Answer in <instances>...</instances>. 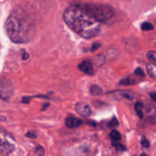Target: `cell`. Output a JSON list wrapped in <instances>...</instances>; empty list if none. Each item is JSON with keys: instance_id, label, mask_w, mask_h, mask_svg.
Wrapping results in <instances>:
<instances>
[{"instance_id": "8992f818", "label": "cell", "mask_w": 156, "mask_h": 156, "mask_svg": "<svg viewBox=\"0 0 156 156\" xmlns=\"http://www.w3.org/2000/svg\"><path fill=\"white\" fill-rule=\"evenodd\" d=\"M76 111L80 115L85 117H89V116H90V114H91V109H90V107L87 104L83 103V102L76 104Z\"/></svg>"}, {"instance_id": "6da1fadb", "label": "cell", "mask_w": 156, "mask_h": 156, "mask_svg": "<svg viewBox=\"0 0 156 156\" xmlns=\"http://www.w3.org/2000/svg\"><path fill=\"white\" fill-rule=\"evenodd\" d=\"M63 18L72 30L86 39L95 37L101 30V22L87 13L79 5L67 8L64 11Z\"/></svg>"}, {"instance_id": "4fadbf2b", "label": "cell", "mask_w": 156, "mask_h": 156, "mask_svg": "<svg viewBox=\"0 0 156 156\" xmlns=\"http://www.w3.org/2000/svg\"><path fill=\"white\" fill-rule=\"evenodd\" d=\"M136 81L130 77H125L120 81V84L122 85H129L135 84Z\"/></svg>"}, {"instance_id": "2e32d148", "label": "cell", "mask_w": 156, "mask_h": 156, "mask_svg": "<svg viewBox=\"0 0 156 156\" xmlns=\"http://www.w3.org/2000/svg\"><path fill=\"white\" fill-rule=\"evenodd\" d=\"M147 58L151 62H156V51H148L147 53Z\"/></svg>"}, {"instance_id": "3957f363", "label": "cell", "mask_w": 156, "mask_h": 156, "mask_svg": "<svg viewBox=\"0 0 156 156\" xmlns=\"http://www.w3.org/2000/svg\"><path fill=\"white\" fill-rule=\"evenodd\" d=\"M84 10L99 22H105L114 15L115 10L113 7L106 5L78 4Z\"/></svg>"}, {"instance_id": "30bf717a", "label": "cell", "mask_w": 156, "mask_h": 156, "mask_svg": "<svg viewBox=\"0 0 156 156\" xmlns=\"http://www.w3.org/2000/svg\"><path fill=\"white\" fill-rule=\"evenodd\" d=\"M144 105L142 102H136V105H135V111H136V114L139 116V118L142 119L143 117V110Z\"/></svg>"}, {"instance_id": "8fae6325", "label": "cell", "mask_w": 156, "mask_h": 156, "mask_svg": "<svg viewBox=\"0 0 156 156\" xmlns=\"http://www.w3.org/2000/svg\"><path fill=\"white\" fill-rule=\"evenodd\" d=\"M90 92L93 95H100L102 93V89L99 86L96 85H91L90 88Z\"/></svg>"}, {"instance_id": "d6986e66", "label": "cell", "mask_w": 156, "mask_h": 156, "mask_svg": "<svg viewBox=\"0 0 156 156\" xmlns=\"http://www.w3.org/2000/svg\"><path fill=\"white\" fill-rule=\"evenodd\" d=\"M118 125H119V122H118L117 119L116 118H113V120L109 123V126H110V127H114V126H118Z\"/></svg>"}, {"instance_id": "9c48e42d", "label": "cell", "mask_w": 156, "mask_h": 156, "mask_svg": "<svg viewBox=\"0 0 156 156\" xmlns=\"http://www.w3.org/2000/svg\"><path fill=\"white\" fill-rule=\"evenodd\" d=\"M147 72L149 76L156 79V62H152L147 65Z\"/></svg>"}, {"instance_id": "cb8c5ba5", "label": "cell", "mask_w": 156, "mask_h": 156, "mask_svg": "<svg viewBox=\"0 0 156 156\" xmlns=\"http://www.w3.org/2000/svg\"><path fill=\"white\" fill-rule=\"evenodd\" d=\"M150 97H151V98L154 101L156 102V92L151 93V94H150Z\"/></svg>"}, {"instance_id": "5bb4252c", "label": "cell", "mask_w": 156, "mask_h": 156, "mask_svg": "<svg viewBox=\"0 0 156 156\" xmlns=\"http://www.w3.org/2000/svg\"><path fill=\"white\" fill-rule=\"evenodd\" d=\"M113 146L116 148V149L117 151H119V152H124V151L126 150V148L125 146H124L123 145L121 144V143H119V141H113Z\"/></svg>"}, {"instance_id": "7a4b0ae2", "label": "cell", "mask_w": 156, "mask_h": 156, "mask_svg": "<svg viewBox=\"0 0 156 156\" xmlns=\"http://www.w3.org/2000/svg\"><path fill=\"white\" fill-rule=\"evenodd\" d=\"M5 27L9 37L17 44L28 42L35 33V26L32 18L20 9L14 10L9 15Z\"/></svg>"}, {"instance_id": "ffe728a7", "label": "cell", "mask_w": 156, "mask_h": 156, "mask_svg": "<svg viewBox=\"0 0 156 156\" xmlns=\"http://www.w3.org/2000/svg\"><path fill=\"white\" fill-rule=\"evenodd\" d=\"M26 136L29 137L31 139H35L37 137L36 133H35L34 131H29V132L27 133L26 134Z\"/></svg>"}, {"instance_id": "9a60e30c", "label": "cell", "mask_w": 156, "mask_h": 156, "mask_svg": "<svg viewBox=\"0 0 156 156\" xmlns=\"http://www.w3.org/2000/svg\"><path fill=\"white\" fill-rule=\"evenodd\" d=\"M141 28L142 30H153L154 27H153L152 24L149 22H144L142 23V25H141Z\"/></svg>"}, {"instance_id": "ac0fdd59", "label": "cell", "mask_w": 156, "mask_h": 156, "mask_svg": "<svg viewBox=\"0 0 156 156\" xmlns=\"http://www.w3.org/2000/svg\"><path fill=\"white\" fill-rule=\"evenodd\" d=\"M135 74L138 76H142V77H144L145 76V73H144V71L142 70V69L141 68H137L135 71Z\"/></svg>"}, {"instance_id": "7402d4cb", "label": "cell", "mask_w": 156, "mask_h": 156, "mask_svg": "<svg viewBox=\"0 0 156 156\" xmlns=\"http://www.w3.org/2000/svg\"><path fill=\"white\" fill-rule=\"evenodd\" d=\"M142 146H143V147L148 148V146H149V143H148V141L146 140V139L143 138L142 140Z\"/></svg>"}, {"instance_id": "44dd1931", "label": "cell", "mask_w": 156, "mask_h": 156, "mask_svg": "<svg viewBox=\"0 0 156 156\" xmlns=\"http://www.w3.org/2000/svg\"><path fill=\"white\" fill-rule=\"evenodd\" d=\"M35 152H36V153L38 154V155H43V154L44 153V149H43L41 146H38V147L35 149Z\"/></svg>"}, {"instance_id": "7c38bea8", "label": "cell", "mask_w": 156, "mask_h": 156, "mask_svg": "<svg viewBox=\"0 0 156 156\" xmlns=\"http://www.w3.org/2000/svg\"><path fill=\"white\" fill-rule=\"evenodd\" d=\"M110 136L113 141H119L121 140V138H122V135L117 130L112 131L110 134Z\"/></svg>"}, {"instance_id": "e0dca14e", "label": "cell", "mask_w": 156, "mask_h": 156, "mask_svg": "<svg viewBox=\"0 0 156 156\" xmlns=\"http://www.w3.org/2000/svg\"><path fill=\"white\" fill-rule=\"evenodd\" d=\"M120 94L122 98L128 99V100H132L134 98V96L132 93L128 92V91H120Z\"/></svg>"}, {"instance_id": "277c9868", "label": "cell", "mask_w": 156, "mask_h": 156, "mask_svg": "<svg viewBox=\"0 0 156 156\" xmlns=\"http://www.w3.org/2000/svg\"><path fill=\"white\" fill-rule=\"evenodd\" d=\"M15 149V141L8 132L0 128V154L9 155Z\"/></svg>"}, {"instance_id": "5b68a950", "label": "cell", "mask_w": 156, "mask_h": 156, "mask_svg": "<svg viewBox=\"0 0 156 156\" xmlns=\"http://www.w3.org/2000/svg\"><path fill=\"white\" fill-rule=\"evenodd\" d=\"M13 85L9 79L0 77V98L8 101L13 93Z\"/></svg>"}, {"instance_id": "ba28073f", "label": "cell", "mask_w": 156, "mask_h": 156, "mask_svg": "<svg viewBox=\"0 0 156 156\" xmlns=\"http://www.w3.org/2000/svg\"><path fill=\"white\" fill-rule=\"evenodd\" d=\"M82 123V120L78 118H76L74 117H69L65 120V124L68 128L77 127V126H79Z\"/></svg>"}, {"instance_id": "d4e9b609", "label": "cell", "mask_w": 156, "mask_h": 156, "mask_svg": "<svg viewBox=\"0 0 156 156\" xmlns=\"http://www.w3.org/2000/svg\"><path fill=\"white\" fill-rule=\"evenodd\" d=\"M28 57H29V55L27 53H23V55H22V59H24V60H25V59H27Z\"/></svg>"}, {"instance_id": "52a82bcc", "label": "cell", "mask_w": 156, "mask_h": 156, "mask_svg": "<svg viewBox=\"0 0 156 156\" xmlns=\"http://www.w3.org/2000/svg\"><path fill=\"white\" fill-rule=\"evenodd\" d=\"M79 69L87 75H93V67L91 62L88 60L83 61L79 65Z\"/></svg>"}, {"instance_id": "603a6c76", "label": "cell", "mask_w": 156, "mask_h": 156, "mask_svg": "<svg viewBox=\"0 0 156 156\" xmlns=\"http://www.w3.org/2000/svg\"><path fill=\"white\" fill-rule=\"evenodd\" d=\"M101 47V44H94L93 45V47H92V49H91V51H95V50H98V49L99 48V47Z\"/></svg>"}]
</instances>
